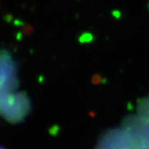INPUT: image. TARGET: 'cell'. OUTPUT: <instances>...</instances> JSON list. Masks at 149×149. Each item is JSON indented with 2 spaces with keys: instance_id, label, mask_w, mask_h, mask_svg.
<instances>
[{
  "instance_id": "6da1fadb",
  "label": "cell",
  "mask_w": 149,
  "mask_h": 149,
  "mask_svg": "<svg viewBox=\"0 0 149 149\" xmlns=\"http://www.w3.org/2000/svg\"><path fill=\"white\" fill-rule=\"evenodd\" d=\"M95 149H149V139L123 126L104 133Z\"/></svg>"
},
{
  "instance_id": "7a4b0ae2",
  "label": "cell",
  "mask_w": 149,
  "mask_h": 149,
  "mask_svg": "<svg viewBox=\"0 0 149 149\" xmlns=\"http://www.w3.org/2000/svg\"><path fill=\"white\" fill-rule=\"evenodd\" d=\"M123 127L149 139V95L139 101L137 113L127 118Z\"/></svg>"
},
{
  "instance_id": "3957f363",
  "label": "cell",
  "mask_w": 149,
  "mask_h": 149,
  "mask_svg": "<svg viewBox=\"0 0 149 149\" xmlns=\"http://www.w3.org/2000/svg\"><path fill=\"white\" fill-rule=\"evenodd\" d=\"M0 149H4V148H1V147H0Z\"/></svg>"
}]
</instances>
